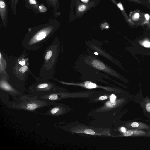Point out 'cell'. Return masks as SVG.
I'll list each match as a JSON object with an SVG mask.
<instances>
[{
    "instance_id": "1",
    "label": "cell",
    "mask_w": 150,
    "mask_h": 150,
    "mask_svg": "<svg viewBox=\"0 0 150 150\" xmlns=\"http://www.w3.org/2000/svg\"><path fill=\"white\" fill-rule=\"evenodd\" d=\"M129 17L133 24H141L144 23L146 20L145 15L142 12L138 10L131 11Z\"/></svg>"
},
{
    "instance_id": "2",
    "label": "cell",
    "mask_w": 150,
    "mask_h": 150,
    "mask_svg": "<svg viewBox=\"0 0 150 150\" xmlns=\"http://www.w3.org/2000/svg\"><path fill=\"white\" fill-rule=\"evenodd\" d=\"M8 7L6 0H0V15L3 24L6 26L8 23Z\"/></svg>"
},
{
    "instance_id": "3",
    "label": "cell",
    "mask_w": 150,
    "mask_h": 150,
    "mask_svg": "<svg viewBox=\"0 0 150 150\" xmlns=\"http://www.w3.org/2000/svg\"><path fill=\"white\" fill-rule=\"evenodd\" d=\"M24 6L31 10L35 13L38 15L40 13L39 6L41 4L37 0H24Z\"/></svg>"
},
{
    "instance_id": "4",
    "label": "cell",
    "mask_w": 150,
    "mask_h": 150,
    "mask_svg": "<svg viewBox=\"0 0 150 150\" xmlns=\"http://www.w3.org/2000/svg\"><path fill=\"white\" fill-rule=\"evenodd\" d=\"M46 4L49 6H51L54 10L55 12L59 8V0H45Z\"/></svg>"
},
{
    "instance_id": "5",
    "label": "cell",
    "mask_w": 150,
    "mask_h": 150,
    "mask_svg": "<svg viewBox=\"0 0 150 150\" xmlns=\"http://www.w3.org/2000/svg\"><path fill=\"white\" fill-rule=\"evenodd\" d=\"M19 0H10V7L11 10L13 15H17V4Z\"/></svg>"
},
{
    "instance_id": "6",
    "label": "cell",
    "mask_w": 150,
    "mask_h": 150,
    "mask_svg": "<svg viewBox=\"0 0 150 150\" xmlns=\"http://www.w3.org/2000/svg\"><path fill=\"white\" fill-rule=\"evenodd\" d=\"M117 5L121 11L123 15L125 17V19L127 21V22L130 24H133L132 22L131 21L129 18L126 12H125L122 4L121 3H119L117 4Z\"/></svg>"
},
{
    "instance_id": "7",
    "label": "cell",
    "mask_w": 150,
    "mask_h": 150,
    "mask_svg": "<svg viewBox=\"0 0 150 150\" xmlns=\"http://www.w3.org/2000/svg\"><path fill=\"white\" fill-rule=\"evenodd\" d=\"M92 64L94 67L98 69L102 70L104 69V64L98 60H93L92 62Z\"/></svg>"
},
{
    "instance_id": "8",
    "label": "cell",
    "mask_w": 150,
    "mask_h": 150,
    "mask_svg": "<svg viewBox=\"0 0 150 150\" xmlns=\"http://www.w3.org/2000/svg\"><path fill=\"white\" fill-rule=\"evenodd\" d=\"M38 107V105L35 103H30L27 104L25 106V108L29 110H34Z\"/></svg>"
},
{
    "instance_id": "9",
    "label": "cell",
    "mask_w": 150,
    "mask_h": 150,
    "mask_svg": "<svg viewBox=\"0 0 150 150\" xmlns=\"http://www.w3.org/2000/svg\"><path fill=\"white\" fill-rule=\"evenodd\" d=\"M85 86L88 88H93L96 87V85L93 83L87 81L85 83Z\"/></svg>"
},
{
    "instance_id": "10",
    "label": "cell",
    "mask_w": 150,
    "mask_h": 150,
    "mask_svg": "<svg viewBox=\"0 0 150 150\" xmlns=\"http://www.w3.org/2000/svg\"><path fill=\"white\" fill-rule=\"evenodd\" d=\"M87 8V6L85 4H81L77 8L78 11L79 12H82L86 10Z\"/></svg>"
},
{
    "instance_id": "11",
    "label": "cell",
    "mask_w": 150,
    "mask_h": 150,
    "mask_svg": "<svg viewBox=\"0 0 150 150\" xmlns=\"http://www.w3.org/2000/svg\"><path fill=\"white\" fill-rule=\"evenodd\" d=\"M48 100L52 101H55L58 98V96L57 95L55 94H51L47 96Z\"/></svg>"
},
{
    "instance_id": "12",
    "label": "cell",
    "mask_w": 150,
    "mask_h": 150,
    "mask_svg": "<svg viewBox=\"0 0 150 150\" xmlns=\"http://www.w3.org/2000/svg\"><path fill=\"white\" fill-rule=\"evenodd\" d=\"M39 9L40 13L46 12L47 10V8L43 3H41L39 6Z\"/></svg>"
},
{
    "instance_id": "13",
    "label": "cell",
    "mask_w": 150,
    "mask_h": 150,
    "mask_svg": "<svg viewBox=\"0 0 150 150\" xmlns=\"http://www.w3.org/2000/svg\"><path fill=\"white\" fill-rule=\"evenodd\" d=\"M116 105V102L114 101V102L111 101H109L107 102L106 103V105L110 108L113 107Z\"/></svg>"
},
{
    "instance_id": "14",
    "label": "cell",
    "mask_w": 150,
    "mask_h": 150,
    "mask_svg": "<svg viewBox=\"0 0 150 150\" xmlns=\"http://www.w3.org/2000/svg\"><path fill=\"white\" fill-rule=\"evenodd\" d=\"M59 110V109L58 107H54L52 108L50 110V112L52 115H55Z\"/></svg>"
},
{
    "instance_id": "15",
    "label": "cell",
    "mask_w": 150,
    "mask_h": 150,
    "mask_svg": "<svg viewBox=\"0 0 150 150\" xmlns=\"http://www.w3.org/2000/svg\"><path fill=\"white\" fill-rule=\"evenodd\" d=\"M49 85L47 83L40 84L38 85V88L39 89H44L48 87Z\"/></svg>"
},
{
    "instance_id": "16",
    "label": "cell",
    "mask_w": 150,
    "mask_h": 150,
    "mask_svg": "<svg viewBox=\"0 0 150 150\" xmlns=\"http://www.w3.org/2000/svg\"><path fill=\"white\" fill-rule=\"evenodd\" d=\"M133 134V132L131 130H128L124 132L123 135L127 137L131 136Z\"/></svg>"
},
{
    "instance_id": "17",
    "label": "cell",
    "mask_w": 150,
    "mask_h": 150,
    "mask_svg": "<svg viewBox=\"0 0 150 150\" xmlns=\"http://www.w3.org/2000/svg\"><path fill=\"white\" fill-rule=\"evenodd\" d=\"M84 132L86 134L91 135H94L95 134L94 131L89 129H86L84 130Z\"/></svg>"
},
{
    "instance_id": "18",
    "label": "cell",
    "mask_w": 150,
    "mask_h": 150,
    "mask_svg": "<svg viewBox=\"0 0 150 150\" xmlns=\"http://www.w3.org/2000/svg\"><path fill=\"white\" fill-rule=\"evenodd\" d=\"M52 55V52L51 50L48 51L45 56V59L46 60H48L50 59Z\"/></svg>"
},
{
    "instance_id": "19",
    "label": "cell",
    "mask_w": 150,
    "mask_h": 150,
    "mask_svg": "<svg viewBox=\"0 0 150 150\" xmlns=\"http://www.w3.org/2000/svg\"><path fill=\"white\" fill-rule=\"evenodd\" d=\"M28 68V67L27 66H24L21 67L19 69V71L20 72H22V73H24L27 70Z\"/></svg>"
},
{
    "instance_id": "20",
    "label": "cell",
    "mask_w": 150,
    "mask_h": 150,
    "mask_svg": "<svg viewBox=\"0 0 150 150\" xmlns=\"http://www.w3.org/2000/svg\"><path fill=\"white\" fill-rule=\"evenodd\" d=\"M143 45L144 46L146 47H150V42L145 41L143 42Z\"/></svg>"
},
{
    "instance_id": "21",
    "label": "cell",
    "mask_w": 150,
    "mask_h": 150,
    "mask_svg": "<svg viewBox=\"0 0 150 150\" xmlns=\"http://www.w3.org/2000/svg\"><path fill=\"white\" fill-rule=\"evenodd\" d=\"M131 126L133 127H137L139 126V124L137 122H133L131 124Z\"/></svg>"
},
{
    "instance_id": "22",
    "label": "cell",
    "mask_w": 150,
    "mask_h": 150,
    "mask_svg": "<svg viewBox=\"0 0 150 150\" xmlns=\"http://www.w3.org/2000/svg\"><path fill=\"white\" fill-rule=\"evenodd\" d=\"M146 108L148 112H150V103H148L146 105Z\"/></svg>"
},
{
    "instance_id": "23",
    "label": "cell",
    "mask_w": 150,
    "mask_h": 150,
    "mask_svg": "<svg viewBox=\"0 0 150 150\" xmlns=\"http://www.w3.org/2000/svg\"><path fill=\"white\" fill-rule=\"evenodd\" d=\"M107 98V97L106 96H103L100 97L99 98V100H103L106 99Z\"/></svg>"
},
{
    "instance_id": "24",
    "label": "cell",
    "mask_w": 150,
    "mask_h": 150,
    "mask_svg": "<svg viewBox=\"0 0 150 150\" xmlns=\"http://www.w3.org/2000/svg\"><path fill=\"white\" fill-rule=\"evenodd\" d=\"M116 99V96L114 94H112L110 97V100L112 102L115 101Z\"/></svg>"
},
{
    "instance_id": "25",
    "label": "cell",
    "mask_w": 150,
    "mask_h": 150,
    "mask_svg": "<svg viewBox=\"0 0 150 150\" xmlns=\"http://www.w3.org/2000/svg\"><path fill=\"white\" fill-rule=\"evenodd\" d=\"M59 13V12H55V13L54 14V16L56 17H58L60 15V13Z\"/></svg>"
},
{
    "instance_id": "26",
    "label": "cell",
    "mask_w": 150,
    "mask_h": 150,
    "mask_svg": "<svg viewBox=\"0 0 150 150\" xmlns=\"http://www.w3.org/2000/svg\"><path fill=\"white\" fill-rule=\"evenodd\" d=\"M19 64L23 66L25 64V61H19Z\"/></svg>"
},
{
    "instance_id": "27",
    "label": "cell",
    "mask_w": 150,
    "mask_h": 150,
    "mask_svg": "<svg viewBox=\"0 0 150 150\" xmlns=\"http://www.w3.org/2000/svg\"><path fill=\"white\" fill-rule=\"evenodd\" d=\"M133 2L141 4V2L139 0H129Z\"/></svg>"
},
{
    "instance_id": "28",
    "label": "cell",
    "mask_w": 150,
    "mask_h": 150,
    "mask_svg": "<svg viewBox=\"0 0 150 150\" xmlns=\"http://www.w3.org/2000/svg\"><path fill=\"white\" fill-rule=\"evenodd\" d=\"M121 129L122 131L123 132H125L126 131L125 128L124 127H122L121 128Z\"/></svg>"
},
{
    "instance_id": "29",
    "label": "cell",
    "mask_w": 150,
    "mask_h": 150,
    "mask_svg": "<svg viewBox=\"0 0 150 150\" xmlns=\"http://www.w3.org/2000/svg\"><path fill=\"white\" fill-rule=\"evenodd\" d=\"M81 0L83 2L85 3H87L89 1V0Z\"/></svg>"
},
{
    "instance_id": "30",
    "label": "cell",
    "mask_w": 150,
    "mask_h": 150,
    "mask_svg": "<svg viewBox=\"0 0 150 150\" xmlns=\"http://www.w3.org/2000/svg\"><path fill=\"white\" fill-rule=\"evenodd\" d=\"M94 54L96 55H98V53L96 52H95L94 53Z\"/></svg>"
},
{
    "instance_id": "31",
    "label": "cell",
    "mask_w": 150,
    "mask_h": 150,
    "mask_svg": "<svg viewBox=\"0 0 150 150\" xmlns=\"http://www.w3.org/2000/svg\"><path fill=\"white\" fill-rule=\"evenodd\" d=\"M147 1L150 3V0H147Z\"/></svg>"
},
{
    "instance_id": "32",
    "label": "cell",
    "mask_w": 150,
    "mask_h": 150,
    "mask_svg": "<svg viewBox=\"0 0 150 150\" xmlns=\"http://www.w3.org/2000/svg\"><path fill=\"white\" fill-rule=\"evenodd\" d=\"M106 28H108V26H106Z\"/></svg>"
}]
</instances>
